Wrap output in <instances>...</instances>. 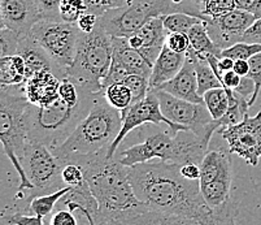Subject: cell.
<instances>
[{"label":"cell","instance_id":"obj_1","mask_svg":"<svg viewBox=\"0 0 261 225\" xmlns=\"http://www.w3.org/2000/svg\"><path fill=\"white\" fill-rule=\"evenodd\" d=\"M179 168V164L160 160L127 168L137 198L148 210L185 215L201 225L224 224L204 202L199 181L185 179Z\"/></svg>","mask_w":261,"mask_h":225},{"label":"cell","instance_id":"obj_2","mask_svg":"<svg viewBox=\"0 0 261 225\" xmlns=\"http://www.w3.org/2000/svg\"><path fill=\"white\" fill-rule=\"evenodd\" d=\"M68 163H75L84 168L85 179L98 202L95 222L111 220L135 225V219L148 210L133 190L127 167L121 164L116 156L109 159L107 153H99L74 158Z\"/></svg>","mask_w":261,"mask_h":225},{"label":"cell","instance_id":"obj_3","mask_svg":"<svg viewBox=\"0 0 261 225\" xmlns=\"http://www.w3.org/2000/svg\"><path fill=\"white\" fill-rule=\"evenodd\" d=\"M122 128V113L96 94L89 115L80 122L72 134L52 153L64 165L74 158L108 153Z\"/></svg>","mask_w":261,"mask_h":225},{"label":"cell","instance_id":"obj_4","mask_svg":"<svg viewBox=\"0 0 261 225\" xmlns=\"http://www.w3.org/2000/svg\"><path fill=\"white\" fill-rule=\"evenodd\" d=\"M208 142L198 138L190 130L179 132L177 136L159 132L147 136L141 143L133 144L123 150L117 159L127 168L152 162L153 159L179 165L190 163L200 165L208 153Z\"/></svg>","mask_w":261,"mask_h":225},{"label":"cell","instance_id":"obj_5","mask_svg":"<svg viewBox=\"0 0 261 225\" xmlns=\"http://www.w3.org/2000/svg\"><path fill=\"white\" fill-rule=\"evenodd\" d=\"M96 94L89 92L77 106H68L60 98L48 107L30 103L26 110L28 141L42 143L51 150L60 146L89 115Z\"/></svg>","mask_w":261,"mask_h":225},{"label":"cell","instance_id":"obj_6","mask_svg":"<svg viewBox=\"0 0 261 225\" xmlns=\"http://www.w3.org/2000/svg\"><path fill=\"white\" fill-rule=\"evenodd\" d=\"M30 102L25 96V84L8 86L2 85L0 89V139L6 155L20 176V186L16 201L23 202L32 191L33 185L28 180L20 162V154L28 143L26 110Z\"/></svg>","mask_w":261,"mask_h":225},{"label":"cell","instance_id":"obj_7","mask_svg":"<svg viewBox=\"0 0 261 225\" xmlns=\"http://www.w3.org/2000/svg\"><path fill=\"white\" fill-rule=\"evenodd\" d=\"M203 6L204 0H129L125 6L100 16L99 22L111 37L129 38L149 20L172 13H186L204 20Z\"/></svg>","mask_w":261,"mask_h":225},{"label":"cell","instance_id":"obj_8","mask_svg":"<svg viewBox=\"0 0 261 225\" xmlns=\"http://www.w3.org/2000/svg\"><path fill=\"white\" fill-rule=\"evenodd\" d=\"M112 39L100 22L91 33H82L74 60L66 70V77L70 78L80 89L94 94L100 92L101 82L112 64Z\"/></svg>","mask_w":261,"mask_h":225},{"label":"cell","instance_id":"obj_9","mask_svg":"<svg viewBox=\"0 0 261 225\" xmlns=\"http://www.w3.org/2000/svg\"><path fill=\"white\" fill-rule=\"evenodd\" d=\"M229 150H210L200 163V193L221 222L237 216L231 199L232 160Z\"/></svg>","mask_w":261,"mask_h":225},{"label":"cell","instance_id":"obj_10","mask_svg":"<svg viewBox=\"0 0 261 225\" xmlns=\"http://www.w3.org/2000/svg\"><path fill=\"white\" fill-rule=\"evenodd\" d=\"M18 158L26 177L33 185L32 191L23 201L26 203V208L35 196L54 193L65 188L61 179L64 163L52 153L49 147L42 143L28 141Z\"/></svg>","mask_w":261,"mask_h":225},{"label":"cell","instance_id":"obj_11","mask_svg":"<svg viewBox=\"0 0 261 225\" xmlns=\"http://www.w3.org/2000/svg\"><path fill=\"white\" fill-rule=\"evenodd\" d=\"M81 34L77 22L63 20H40L30 32V37L65 74L75 58Z\"/></svg>","mask_w":261,"mask_h":225},{"label":"cell","instance_id":"obj_12","mask_svg":"<svg viewBox=\"0 0 261 225\" xmlns=\"http://www.w3.org/2000/svg\"><path fill=\"white\" fill-rule=\"evenodd\" d=\"M160 102L161 112L174 124L187 128L198 138L211 143L218 127L205 104H196L175 98L163 90H153Z\"/></svg>","mask_w":261,"mask_h":225},{"label":"cell","instance_id":"obj_13","mask_svg":"<svg viewBox=\"0 0 261 225\" xmlns=\"http://www.w3.org/2000/svg\"><path fill=\"white\" fill-rule=\"evenodd\" d=\"M121 113H122V128H121V132L117 138L115 139L113 144L109 147L108 153H107V158L109 159L115 158L118 146H120L123 139L126 138L127 134L132 130H134L135 128H139L142 125L167 124L173 136H177L179 132L189 130L187 128L182 127V125L174 124L173 121H170L169 118L164 116V113L161 112L160 102H159V98L156 96L153 90L148 92V95L143 101L133 104L127 110L121 111Z\"/></svg>","mask_w":261,"mask_h":225},{"label":"cell","instance_id":"obj_14","mask_svg":"<svg viewBox=\"0 0 261 225\" xmlns=\"http://www.w3.org/2000/svg\"><path fill=\"white\" fill-rule=\"evenodd\" d=\"M218 132L230 153L237 154L251 167H257L261 160V110L255 116L247 113L243 121Z\"/></svg>","mask_w":261,"mask_h":225},{"label":"cell","instance_id":"obj_15","mask_svg":"<svg viewBox=\"0 0 261 225\" xmlns=\"http://www.w3.org/2000/svg\"><path fill=\"white\" fill-rule=\"evenodd\" d=\"M257 18L242 9H234L216 18L205 20L208 33L221 49L230 48L242 42L243 35Z\"/></svg>","mask_w":261,"mask_h":225},{"label":"cell","instance_id":"obj_16","mask_svg":"<svg viewBox=\"0 0 261 225\" xmlns=\"http://www.w3.org/2000/svg\"><path fill=\"white\" fill-rule=\"evenodd\" d=\"M2 26H7L21 37L29 35L32 29L43 20L37 0H0Z\"/></svg>","mask_w":261,"mask_h":225},{"label":"cell","instance_id":"obj_17","mask_svg":"<svg viewBox=\"0 0 261 225\" xmlns=\"http://www.w3.org/2000/svg\"><path fill=\"white\" fill-rule=\"evenodd\" d=\"M168 34L169 33L164 26L163 18L158 17L149 20L146 25L142 26L138 32L130 35L127 39H129L130 46L137 49L146 59L147 63L153 67L161 49L165 46Z\"/></svg>","mask_w":261,"mask_h":225},{"label":"cell","instance_id":"obj_18","mask_svg":"<svg viewBox=\"0 0 261 225\" xmlns=\"http://www.w3.org/2000/svg\"><path fill=\"white\" fill-rule=\"evenodd\" d=\"M61 80L49 70H39L25 81V96L38 107H48L59 99Z\"/></svg>","mask_w":261,"mask_h":225},{"label":"cell","instance_id":"obj_19","mask_svg":"<svg viewBox=\"0 0 261 225\" xmlns=\"http://www.w3.org/2000/svg\"><path fill=\"white\" fill-rule=\"evenodd\" d=\"M17 55H20L26 64V80L39 70H49L60 80L66 78L65 73L51 60L48 54L30 37V34L21 37Z\"/></svg>","mask_w":261,"mask_h":225},{"label":"cell","instance_id":"obj_20","mask_svg":"<svg viewBox=\"0 0 261 225\" xmlns=\"http://www.w3.org/2000/svg\"><path fill=\"white\" fill-rule=\"evenodd\" d=\"M158 90L167 91L168 94L175 96V98L184 99V101L191 102V103L205 104L203 96L199 95L195 67H194L192 61L187 58L181 72L178 73L172 81L164 84Z\"/></svg>","mask_w":261,"mask_h":225},{"label":"cell","instance_id":"obj_21","mask_svg":"<svg viewBox=\"0 0 261 225\" xmlns=\"http://www.w3.org/2000/svg\"><path fill=\"white\" fill-rule=\"evenodd\" d=\"M185 63H186V54H178V52L172 51L165 44L152 67V74L149 78L151 90L159 89L164 84L172 81L173 78L181 72Z\"/></svg>","mask_w":261,"mask_h":225},{"label":"cell","instance_id":"obj_22","mask_svg":"<svg viewBox=\"0 0 261 225\" xmlns=\"http://www.w3.org/2000/svg\"><path fill=\"white\" fill-rule=\"evenodd\" d=\"M113 55L120 59L125 69L129 74H139L146 78H151L152 67L146 61V59L135 48H133L127 38L112 37Z\"/></svg>","mask_w":261,"mask_h":225},{"label":"cell","instance_id":"obj_23","mask_svg":"<svg viewBox=\"0 0 261 225\" xmlns=\"http://www.w3.org/2000/svg\"><path fill=\"white\" fill-rule=\"evenodd\" d=\"M26 81V64L20 55L0 59V84L15 86Z\"/></svg>","mask_w":261,"mask_h":225},{"label":"cell","instance_id":"obj_24","mask_svg":"<svg viewBox=\"0 0 261 225\" xmlns=\"http://www.w3.org/2000/svg\"><path fill=\"white\" fill-rule=\"evenodd\" d=\"M135 225H201L198 220L185 215L146 210L137 219Z\"/></svg>","mask_w":261,"mask_h":225},{"label":"cell","instance_id":"obj_25","mask_svg":"<svg viewBox=\"0 0 261 225\" xmlns=\"http://www.w3.org/2000/svg\"><path fill=\"white\" fill-rule=\"evenodd\" d=\"M187 35H189L191 48L194 51L201 54V55H215L217 58H221L222 49L211 38L205 21H200L195 26H192Z\"/></svg>","mask_w":261,"mask_h":225},{"label":"cell","instance_id":"obj_26","mask_svg":"<svg viewBox=\"0 0 261 225\" xmlns=\"http://www.w3.org/2000/svg\"><path fill=\"white\" fill-rule=\"evenodd\" d=\"M69 190V186H65V188L60 189L58 191H54V193L35 196V198L30 201L29 206L26 208V212H30V214L37 215V216L44 219V217H47L54 212L56 205L63 199L65 194Z\"/></svg>","mask_w":261,"mask_h":225},{"label":"cell","instance_id":"obj_27","mask_svg":"<svg viewBox=\"0 0 261 225\" xmlns=\"http://www.w3.org/2000/svg\"><path fill=\"white\" fill-rule=\"evenodd\" d=\"M230 92L231 90L218 87V89L210 90L203 95L205 107L212 115L213 120H220L227 112L230 107Z\"/></svg>","mask_w":261,"mask_h":225},{"label":"cell","instance_id":"obj_28","mask_svg":"<svg viewBox=\"0 0 261 225\" xmlns=\"http://www.w3.org/2000/svg\"><path fill=\"white\" fill-rule=\"evenodd\" d=\"M101 95L106 96L107 102L118 111L127 110L133 104L132 91L123 82H118V84L108 86L101 92Z\"/></svg>","mask_w":261,"mask_h":225},{"label":"cell","instance_id":"obj_29","mask_svg":"<svg viewBox=\"0 0 261 225\" xmlns=\"http://www.w3.org/2000/svg\"><path fill=\"white\" fill-rule=\"evenodd\" d=\"M161 18L168 33H185V34L191 30L192 26H195L200 21H204L195 16L186 15V13H172V15L163 16Z\"/></svg>","mask_w":261,"mask_h":225},{"label":"cell","instance_id":"obj_30","mask_svg":"<svg viewBox=\"0 0 261 225\" xmlns=\"http://www.w3.org/2000/svg\"><path fill=\"white\" fill-rule=\"evenodd\" d=\"M85 12H87L85 0H60L59 15L65 22H77Z\"/></svg>","mask_w":261,"mask_h":225},{"label":"cell","instance_id":"obj_31","mask_svg":"<svg viewBox=\"0 0 261 225\" xmlns=\"http://www.w3.org/2000/svg\"><path fill=\"white\" fill-rule=\"evenodd\" d=\"M122 82L126 85V86L129 87L130 91H132L133 104L143 101V99L148 95V92L151 91V87H149V78L143 77V76L129 74Z\"/></svg>","mask_w":261,"mask_h":225},{"label":"cell","instance_id":"obj_32","mask_svg":"<svg viewBox=\"0 0 261 225\" xmlns=\"http://www.w3.org/2000/svg\"><path fill=\"white\" fill-rule=\"evenodd\" d=\"M20 39L21 35L18 33L13 32L7 26H2V30H0V52H2V58L17 55Z\"/></svg>","mask_w":261,"mask_h":225},{"label":"cell","instance_id":"obj_33","mask_svg":"<svg viewBox=\"0 0 261 225\" xmlns=\"http://www.w3.org/2000/svg\"><path fill=\"white\" fill-rule=\"evenodd\" d=\"M237 9L236 0H204L203 16L204 20L216 18L227 12Z\"/></svg>","mask_w":261,"mask_h":225},{"label":"cell","instance_id":"obj_34","mask_svg":"<svg viewBox=\"0 0 261 225\" xmlns=\"http://www.w3.org/2000/svg\"><path fill=\"white\" fill-rule=\"evenodd\" d=\"M61 179H63L64 185L69 186V188H77L86 181L84 168L80 164H75V163H68V164L64 165Z\"/></svg>","mask_w":261,"mask_h":225},{"label":"cell","instance_id":"obj_35","mask_svg":"<svg viewBox=\"0 0 261 225\" xmlns=\"http://www.w3.org/2000/svg\"><path fill=\"white\" fill-rule=\"evenodd\" d=\"M129 0H85L87 7V12L94 13L96 16H103L111 9L118 8L127 3Z\"/></svg>","mask_w":261,"mask_h":225},{"label":"cell","instance_id":"obj_36","mask_svg":"<svg viewBox=\"0 0 261 225\" xmlns=\"http://www.w3.org/2000/svg\"><path fill=\"white\" fill-rule=\"evenodd\" d=\"M250 63V73L247 77H250L253 82H255V92H253L252 98L250 99V107L253 106V103L256 102L257 99L258 94H260V90H261V52L257 54V55L252 56V58L248 60Z\"/></svg>","mask_w":261,"mask_h":225},{"label":"cell","instance_id":"obj_37","mask_svg":"<svg viewBox=\"0 0 261 225\" xmlns=\"http://www.w3.org/2000/svg\"><path fill=\"white\" fill-rule=\"evenodd\" d=\"M44 219L33 215L26 211H16L4 217V221L9 225H44Z\"/></svg>","mask_w":261,"mask_h":225},{"label":"cell","instance_id":"obj_38","mask_svg":"<svg viewBox=\"0 0 261 225\" xmlns=\"http://www.w3.org/2000/svg\"><path fill=\"white\" fill-rule=\"evenodd\" d=\"M165 44L172 51L178 52V54H186L190 47H191L189 35L185 34V33H169Z\"/></svg>","mask_w":261,"mask_h":225},{"label":"cell","instance_id":"obj_39","mask_svg":"<svg viewBox=\"0 0 261 225\" xmlns=\"http://www.w3.org/2000/svg\"><path fill=\"white\" fill-rule=\"evenodd\" d=\"M43 20H60L59 6L60 0H37Z\"/></svg>","mask_w":261,"mask_h":225},{"label":"cell","instance_id":"obj_40","mask_svg":"<svg viewBox=\"0 0 261 225\" xmlns=\"http://www.w3.org/2000/svg\"><path fill=\"white\" fill-rule=\"evenodd\" d=\"M49 225H78V222L73 211L68 208H60L52 215Z\"/></svg>","mask_w":261,"mask_h":225},{"label":"cell","instance_id":"obj_41","mask_svg":"<svg viewBox=\"0 0 261 225\" xmlns=\"http://www.w3.org/2000/svg\"><path fill=\"white\" fill-rule=\"evenodd\" d=\"M99 23V16L90 13V12H85L84 15L81 16L77 21L78 28L82 33H91L92 30L98 26Z\"/></svg>","mask_w":261,"mask_h":225},{"label":"cell","instance_id":"obj_42","mask_svg":"<svg viewBox=\"0 0 261 225\" xmlns=\"http://www.w3.org/2000/svg\"><path fill=\"white\" fill-rule=\"evenodd\" d=\"M236 6L238 9L253 15L256 18L261 17V0H236Z\"/></svg>","mask_w":261,"mask_h":225},{"label":"cell","instance_id":"obj_43","mask_svg":"<svg viewBox=\"0 0 261 225\" xmlns=\"http://www.w3.org/2000/svg\"><path fill=\"white\" fill-rule=\"evenodd\" d=\"M242 42L246 43H261V17L252 23L250 29L243 35Z\"/></svg>","mask_w":261,"mask_h":225},{"label":"cell","instance_id":"obj_44","mask_svg":"<svg viewBox=\"0 0 261 225\" xmlns=\"http://www.w3.org/2000/svg\"><path fill=\"white\" fill-rule=\"evenodd\" d=\"M232 91H236L237 94H239V95H242L243 98H246L247 101L250 102V99L253 95V92H255V82L250 77H242V81L239 84V86L236 90H232Z\"/></svg>","mask_w":261,"mask_h":225},{"label":"cell","instance_id":"obj_45","mask_svg":"<svg viewBox=\"0 0 261 225\" xmlns=\"http://www.w3.org/2000/svg\"><path fill=\"white\" fill-rule=\"evenodd\" d=\"M181 170V174L187 180H191V181H199L200 179V165L198 164H185L181 165L179 168Z\"/></svg>","mask_w":261,"mask_h":225},{"label":"cell","instance_id":"obj_46","mask_svg":"<svg viewBox=\"0 0 261 225\" xmlns=\"http://www.w3.org/2000/svg\"><path fill=\"white\" fill-rule=\"evenodd\" d=\"M241 81L242 77L234 70L224 73V76H222V84H224V89L226 90H236L241 84Z\"/></svg>","mask_w":261,"mask_h":225},{"label":"cell","instance_id":"obj_47","mask_svg":"<svg viewBox=\"0 0 261 225\" xmlns=\"http://www.w3.org/2000/svg\"><path fill=\"white\" fill-rule=\"evenodd\" d=\"M232 70L238 73L241 77H247L248 73H250V63H248V60H242V59L236 60V63H234V69Z\"/></svg>","mask_w":261,"mask_h":225},{"label":"cell","instance_id":"obj_48","mask_svg":"<svg viewBox=\"0 0 261 225\" xmlns=\"http://www.w3.org/2000/svg\"><path fill=\"white\" fill-rule=\"evenodd\" d=\"M234 63H236V60H232L230 58H225V56L224 58H220L218 59V69H220L222 74L230 72V70L234 69Z\"/></svg>","mask_w":261,"mask_h":225},{"label":"cell","instance_id":"obj_49","mask_svg":"<svg viewBox=\"0 0 261 225\" xmlns=\"http://www.w3.org/2000/svg\"><path fill=\"white\" fill-rule=\"evenodd\" d=\"M95 225H129V224H125V222H120V221H111V220H104V221L95 222Z\"/></svg>","mask_w":261,"mask_h":225},{"label":"cell","instance_id":"obj_50","mask_svg":"<svg viewBox=\"0 0 261 225\" xmlns=\"http://www.w3.org/2000/svg\"><path fill=\"white\" fill-rule=\"evenodd\" d=\"M82 216L86 217L87 222H89V225H95V221H94V217H92V215L90 214V212H87V211H85V212H82Z\"/></svg>","mask_w":261,"mask_h":225},{"label":"cell","instance_id":"obj_51","mask_svg":"<svg viewBox=\"0 0 261 225\" xmlns=\"http://www.w3.org/2000/svg\"><path fill=\"white\" fill-rule=\"evenodd\" d=\"M224 225H236V217H231V219H229L227 221H225Z\"/></svg>","mask_w":261,"mask_h":225},{"label":"cell","instance_id":"obj_52","mask_svg":"<svg viewBox=\"0 0 261 225\" xmlns=\"http://www.w3.org/2000/svg\"><path fill=\"white\" fill-rule=\"evenodd\" d=\"M224 224H225V222H224ZM224 224H221V225H224Z\"/></svg>","mask_w":261,"mask_h":225}]
</instances>
